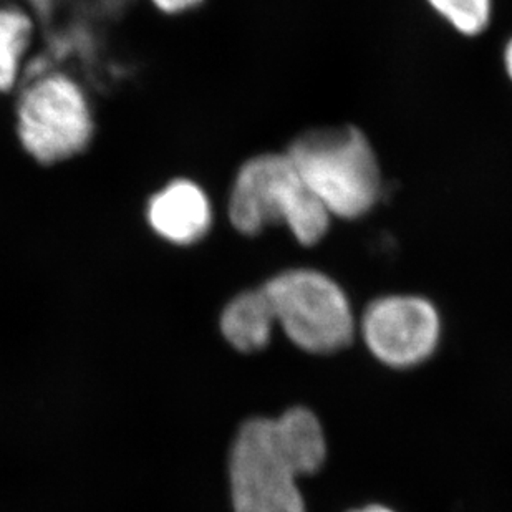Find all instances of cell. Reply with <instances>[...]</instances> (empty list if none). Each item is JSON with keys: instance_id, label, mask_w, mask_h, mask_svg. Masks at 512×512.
<instances>
[{"instance_id": "cell-9", "label": "cell", "mask_w": 512, "mask_h": 512, "mask_svg": "<svg viewBox=\"0 0 512 512\" xmlns=\"http://www.w3.org/2000/svg\"><path fill=\"white\" fill-rule=\"evenodd\" d=\"M276 317L262 287L236 295L224 307L221 330L232 347L252 353L271 342Z\"/></svg>"}, {"instance_id": "cell-8", "label": "cell", "mask_w": 512, "mask_h": 512, "mask_svg": "<svg viewBox=\"0 0 512 512\" xmlns=\"http://www.w3.org/2000/svg\"><path fill=\"white\" fill-rule=\"evenodd\" d=\"M271 423L279 450L299 476L317 473L322 468L327 458V443L322 425L312 411L290 408Z\"/></svg>"}, {"instance_id": "cell-7", "label": "cell", "mask_w": 512, "mask_h": 512, "mask_svg": "<svg viewBox=\"0 0 512 512\" xmlns=\"http://www.w3.org/2000/svg\"><path fill=\"white\" fill-rule=\"evenodd\" d=\"M146 223L156 236L173 246H193L213 228V201L193 179L176 178L148 199Z\"/></svg>"}, {"instance_id": "cell-4", "label": "cell", "mask_w": 512, "mask_h": 512, "mask_svg": "<svg viewBox=\"0 0 512 512\" xmlns=\"http://www.w3.org/2000/svg\"><path fill=\"white\" fill-rule=\"evenodd\" d=\"M261 287L271 302L276 324L305 352H337L352 342V304L345 290L324 272L292 267Z\"/></svg>"}, {"instance_id": "cell-12", "label": "cell", "mask_w": 512, "mask_h": 512, "mask_svg": "<svg viewBox=\"0 0 512 512\" xmlns=\"http://www.w3.org/2000/svg\"><path fill=\"white\" fill-rule=\"evenodd\" d=\"M156 9L165 14H184L188 10L196 9L203 0H151Z\"/></svg>"}, {"instance_id": "cell-10", "label": "cell", "mask_w": 512, "mask_h": 512, "mask_svg": "<svg viewBox=\"0 0 512 512\" xmlns=\"http://www.w3.org/2000/svg\"><path fill=\"white\" fill-rule=\"evenodd\" d=\"M34 39V20L19 7H0V93L14 90Z\"/></svg>"}, {"instance_id": "cell-13", "label": "cell", "mask_w": 512, "mask_h": 512, "mask_svg": "<svg viewBox=\"0 0 512 512\" xmlns=\"http://www.w3.org/2000/svg\"><path fill=\"white\" fill-rule=\"evenodd\" d=\"M503 68L506 77L509 78V82L512 83V35L506 40L503 49Z\"/></svg>"}, {"instance_id": "cell-1", "label": "cell", "mask_w": 512, "mask_h": 512, "mask_svg": "<svg viewBox=\"0 0 512 512\" xmlns=\"http://www.w3.org/2000/svg\"><path fill=\"white\" fill-rule=\"evenodd\" d=\"M285 153L332 219L365 218L382 199L377 151L355 125L304 131Z\"/></svg>"}, {"instance_id": "cell-11", "label": "cell", "mask_w": 512, "mask_h": 512, "mask_svg": "<svg viewBox=\"0 0 512 512\" xmlns=\"http://www.w3.org/2000/svg\"><path fill=\"white\" fill-rule=\"evenodd\" d=\"M426 4L463 37L474 39L491 27L493 0H426Z\"/></svg>"}, {"instance_id": "cell-5", "label": "cell", "mask_w": 512, "mask_h": 512, "mask_svg": "<svg viewBox=\"0 0 512 512\" xmlns=\"http://www.w3.org/2000/svg\"><path fill=\"white\" fill-rule=\"evenodd\" d=\"M232 504L236 512H305L299 474L282 455L267 418L244 423L232 446Z\"/></svg>"}, {"instance_id": "cell-2", "label": "cell", "mask_w": 512, "mask_h": 512, "mask_svg": "<svg viewBox=\"0 0 512 512\" xmlns=\"http://www.w3.org/2000/svg\"><path fill=\"white\" fill-rule=\"evenodd\" d=\"M228 219L246 237L284 226L304 247L324 241L334 223L285 151L261 153L242 163L229 191Z\"/></svg>"}, {"instance_id": "cell-14", "label": "cell", "mask_w": 512, "mask_h": 512, "mask_svg": "<svg viewBox=\"0 0 512 512\" xmlns=\"http://www.w3.org/2000/svg\"><path fill=\"white\" fill-rule=\"evenodd\" d=\"M350 512H395L392 509L385 508V506H378V504H372V506H365L362 509H355Z\"/></svg>"}, {"instance_id": "cell-3", "label": "cell", "mask_w": 512, "mask_h": 512, "mask_svg": "<svg viewBox=\"0 0 512 512\" xmlns=\"http://www.w3.org/2000/svg\"><path fill=\"white\" fill-rule=\"evenodd\" d=\"M15 130L25 153L42 165L75 158L95 133L87 92L67 73L39 75L20 93Z\"/></svg>"}, {"instance_id": "cell-6", "label": "cell", "mask_w": 512, "mask_h": 512, "mask_svg": "<svg viewBox=\"0 0 512 512\" xmlns=\"http://www.w3.org/2000/svg\"><path fill=\"white\" fill-rule=\"evenodd\" d=\"M370 352L393 368L425 362L440 342L441 320L435 305L420 295H383L367 305L360 320Z\"/></svg>"}]
</instances>
